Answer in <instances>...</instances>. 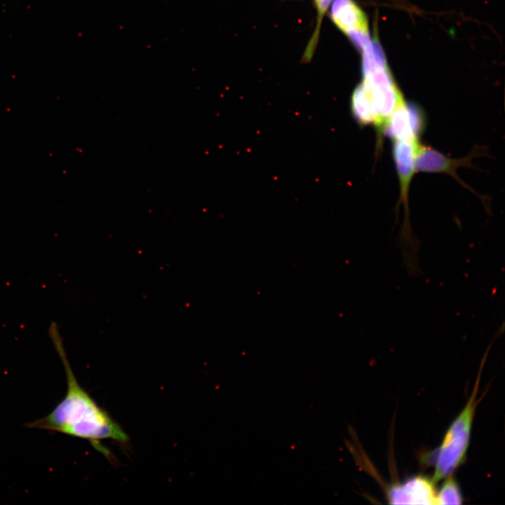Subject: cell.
Instances as JSON below:
<instances>
[{"label":"cell","instance_id":"7","mask_svg":"<svg viewBox=\"0 0 505 505\" xmlns=\"http://www.w3.org/2000/svg\"><path fill=\"white\" fill-rule=\"evenodd\" d=\"M351 109L354 118L359 125H374L375 117L370 101L362 83L358 85L353 92Z\"/></svg>","mask_w":505,"mask_h":505},{"label":"cell","instance_id":"5","mask_svg":"<svg viewBox=\"0 0 505 505\" xmlns=\"http://www.w3.org/2000/svg\"><path fill=\"white\" fill-rule=\"evenodd\" d=\"M387 499L391 504H436L435 482L422 476L410 478L392 485Z\"/></svg>","mask_w":505,"mask_h":505},{"label":"cell","instance_id":"6","mask_svg":"<svg viewBox=\"0 0 505 505\" xmlns=\"http://www.w3.org/2000/svg\"><path fill=\"white\" fill-rule=\"evenodd\" d=\"M330 17L344 33L352 29L368 31L365 13L352 0H335L331 6Z\"/></svg>","mask_w":505,"mask_h":505},{"label":"cell","instance_id":"8","mask_svg":"<svg viewBox=\"0 0 505 505\" xmlns=\"http://www.w3.org/2000/svg\"><path fill=\"white\" fill-rule=\"evenodd\" d=\"M444 479L441 487L436 492V504H461L462 497L456 480L451 476Z\"/></svg>","mask_w":505,"mask_h":505},{"label":"cell","instance_id":"9","mask_svg":"<svg viewBox=\"0 0 505 505\" xmlns=\"http://www.w3.org/2000/svg\"><path fill=\"white\" fill-rule=\"evenodd\" d=\"M346 34L354 45L362 52L370 43L371 39L368 31L352 29L347 30Z\"/></svg>","mask_w":505,"mask_h":505},{"label":"cell","instance_id":"4","mask_svg":"<svg viewBox=\"0 0 505 505\" xmlns=\"http://www.w3.org/2000/svg\"><path fill=\"white\" fill-rule=\"evenodd\" d=\"M473 150L466 157L452 159L445 156L433 148L419 143L415 159V169L417 171L426 173H440L452 176L463 186L467 187L457 175V169L460 167H472L471 159L479 152Z\"/></svg>","mask_w":505,"mask_h":505},{"label":"cell","instance_id":"2","mask_svg":"<svg viewBox=\"0 0 505 505\" xmlns=\"http://www.w3.org/2000/svg\"><path fill=\"white\" fill-rule=\"evenodd\" d=\"M479 380L480 373L466 404L450 424L440 445L435 451L433 459L434 473L432 478L435 483L452 476L465 461L477 405Z\"/></svg>","mask_w":505,"mask_h":505},{"label":"cell","instance_id":"3","mask_svg":"<svg viewBox=\"0 0 505 505\" xmlns=\"http://www.w3.org/2000/svg\"><path fill=\"white\" fill-rule=\"evenodd\" d=\"M426 126V116L421 107L413 102H403L393 112L385 125L382 135L394 140H419Z\"/></svg>","mask_w":505,"mask_h":505},{"label":"cell","instance_id":"1","mask_svg":"<svg viewBox=\"0 0 505 505\" xmlns=\"http://www.w3.org/2000/svg\"><path fill=\"white\" fill-rule=\"evenodd\" d=\"M48 335L64 366L67 391L49 414L28 423L27 427L86 440L96 450L109 457L110 452L102 445V441L109 439L125 443L129 437L121 425L79 384L69 363L56 323L49 325Z\"/></svg>","mask_w":505,"mask_h":505}]
</instances>
